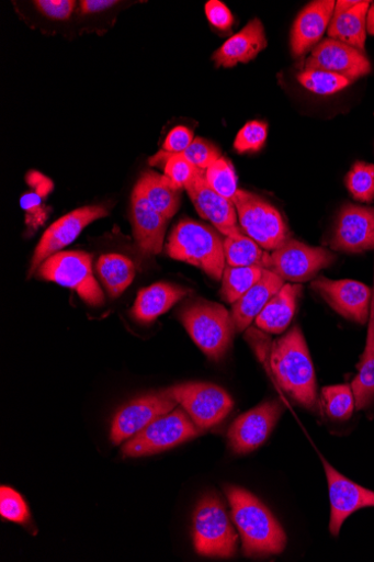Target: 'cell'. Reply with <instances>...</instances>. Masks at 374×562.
<instances>
[{"mask_svg":"<svg viewBox=\"0 0 374 562\" xmlns=\"http://www.w3.org/2000/svg\"><path fill=\"white\" fill-rule=\"evenodd\" d=\"M225 491L245 555L262 558L282 553L287 543L286 533L270 508L241 487L227 486Z\"/></svg>","mask_w":374,"mask_h":562,"instance_id":"cell-1","label":"cell"},{"mask_svg":"<svg viewBox=\"0 0 374 562\" xmlns=\"http://www.w3.org/2000/svg\"><path fill=\"white\" fill-rule=\"evenodd\" d=\"M271 368L279 385L297 403L314 411L317 404L315 370L299 327L273 344Z\"/></svg>","mask_w":374,"mask_h":562,"instance_id":"cell-2","label":"cell"},{"mask_svg":"<svg viewBox=\"0 0 374 562\" xmlns=\"http://www.w3.org/2000/svg\"><path fill=\"white\" fill-rule=\"evenodd\" d=\"M167 254L201 269L212 279L223 280L227 267L224 240L206 225L191 220L180 222L170 236Z\"/></svg>","mask_w":374,"mask_h":562,"instance_id":"cell-3","label":"cell"},{"mask_svg":"<svg viewBox=\"0 0 374 562\" xmlns=\"http://www.w3.org/2000/svg\"><path fill=\"white\" fill-rule=\"evenodd\" d=\"M179 318L208 359H223L236 330L233 317L224 305L205 300L193 301L183 306Z\"/></svg>","mask_w":374,"mask_h":562,"instance_id":"cell-4","label":"cell"},{"mask_svg":"<svg viewBox=\"0 0 374 562\" xmlns=\"http://www.w3.org/2000/svg\"><path fill=\"white\" fill-rule=\"evenodd\" d=\"M193 541L195 551L203 557L231 558L237 551L238 535L216 493L204 495L196 505Z\"/></svg>","mask_w":374,"mask_h":562,"instance_id":"cell-5","label":"cell"},{"mask_svg":"<svg viewBox=\"0 0 374 562\" xmlns=\"http://www.w3.org/2000/svg\"><path fill=\"white\" fill-rule=\"evenodd\" d=\"M37 278L75 290L89 305L100 306L103 292L92 271V257L81 250L59 251L46 259L36 271Z\"/></svg>","mask_w":374,"mask_h":562,"instance_id":"cell-6","label":"cell"},{"mask_svg":"<svg viewBox=\"0 0 374 562\" xmlns=\"http://www.w3.org/2000/svg\"><path fill=\"white\" fill-rule=\"evenodd\" d=\"M233 201L242 233L264 250H275L290 237L282 215L271 203L243 190H238Z\"/></svg>","mask_w":374,"mask_h":562,"instance_id":"cell-7","label":"cell"},{"mask_svg":"<svg viewBox=\"0 0 374 562\" xmlns=\"http://www.w3.org/2000/svg\"><path fill=\"white\" fill-rule=\"evenodd\" d=\"M201 430L181 408L159 417L123 447L125 457H143L166 451L196 436Z\"/></svg>","mask_w":374,"mask_h":562,"instance_id":"cell-8","label":"cell"},{"mask_svg":"<svg viewBox=\"0 0 374 562\" xmlns=\"http://www.w3.org/2000/svg\"><path fill=\"white\" fill-rule=\"evenodd\" d=\"M182 405L200 430L220 424L231 413L234 401L220 386L209 383H184L167 390Z\"/></svg>","mask_w":374,"mask_h":562,"instance_id":"cell-9","label":"cell"},{"mask_svg":"<svg viewBox=\"0 0 374 562\" xmlns=\"http://www.w3.org/2000/svg\"><path fill=\"white\" fill-rule=\"evenodd\" d=\"M336 261V255L324 247H313L288 237L271 254L269 270L284 281L304 283L310 281Z\"/></svg>","mask_w":374,"mask_h":562,"instance_id":"cell-10","label":"cell"},{"mask_svg":"<svg viewBox=\"0 0 374 562\" xmlns=\"http://www.w3.org/2000/svg\"><path fill=\"white\" fill-rule=\"evenodd\" d=\"M103 206H86L52 224L37 244L31 262L30 276L36 273L42 263L70 245L93 222L109 216Z\"/></svg>","mask_w":374,"mask_h":562,"instance_id":"cell-11","label":"cell"},{"mask_svg":"<svg viewBox=\"0 0 374 562\" xmlns=\"http://www.w3.org/2000/svg\"><path fill=\"white\" fill-rule=\"evenodd\" d=\"M199 215L208 221L226 237L239 239L245 236L234 201L211 189L204 170H197L193 180L185 187Z\"/></svg>","mask_w":374,"mask_h":562,"instance_id":"cell-12","label":"cell"},{"mask_svg":"<svg viewBox=\"0 0 374 562\" xmlns=\"http://www.w3.org/2000/svg\"><path fill=\"white\" fill-rule=\"evenodd\" d=\"M178 404L167 390L132 401L114 418L111 434L113 443L120 445L134 437L159 417L172 413Z\"/></svg>","mask_w":374,"mask_h":562,"instance_id":"cell-13","label":"cell"},{"mask_svg":"<svg viewBox=\"0 0 374 562\" xmlns=\"http://www.w3.org/2000/svg\"><path fill=\"white\" fill-rule=\"evenodd\" d=\"M342 317L365 325L371 313L372 290L353 280L318 278L310 284Z\"/></svg>","mask_w":374,"mask_h":562,"instance_id":"cell-14","label":"cell"},{"mask_svg":"<svg viewBox=\"0 0 374 562\" xmlns=\"http://www.w3.org/2000/svg\"><path fill=\"white\" fill-rule=\"evenodd\" d=\"M283 413L279 401L260 404L235 420L228 432L230 448L235 453L246 454L269 439Z\"/></svg>","mask_w":374,"mask_h":562,"instance_id":"cell-15","label":"cell"},{"mask_svg":"<svg viewBox=\"0 0 374 562\" xmlns=\"http://www.w3.org/2000/svg\"><path fill=\"white\" fill-rule=\"evenodd\" d=\"M305 70H322L353 82L371 71V64L361 50L328 38L317 44L307 59Z\"/></svg>","mask_w":374,"mask_h":562,"instance_id":"cell-16","label":"cell"},{"mask_svg":"<svg viewBox=\"0 0 374 562\" xmlns=\"http://www.w3.org/2000/svg\"><path fill=\"white\" fill-rule=\"evenodd\" d=\"M331 504L330 532L337 537L356 510L374 506V492L352 482L322 458Z\"/></svg>","mask_w":374,"mask_h":562,"instance_id":"cell-17","label":"cell"},{"mask_svg":"<svg viewBox=\"0 0 374 562\" xmlns=\"http://www.w3.org/2000/svg\"><path fill=\"white\" fill-rule=\"evenodd\" d=\"M331 246L348 252L374 249V209L345 204L338 217Z\"/></svg>","mask_w":374,"mask_h":562,"instance_id":"cell-18","label":"cell"},{"mask_svg":"<svg viewBox=\"0 0 374 562\" xmlns=\"http://www.w3.org/2000/svg\"><path fill=\"white\" fill-rule=\"evenodd\" d=\"M132 222L135 239L145 257L162 251L169 220L151 207L137 186L132 194Z\"/></svg>","mask_w":374,"mask_h":562,"instance_id":"cell-19","label":"cell"},{"mask_svg":"<svg viewBox=\"0 0 374 562\" xmlns=\"http://www.w3.org/2000/svg\"><path fill=\"white\" fill-rule=\"evenodd\" d=\"M336 2L317 0L309 3L297 16L291 34L292 54L305 56L324 37L332 21Z\"/></svg>","mask_w":374,"mask_h":562,"instance_id":"cell-20","label":"cell"},{"mask_svg":"<svg viewBox=\"0 0 374 562\" xmlns=\"http://www.w3.org/2000/svg\"><path fill=\"white\" fill-rule=\"evenodd\" d=\"M269 45L260 20L250 21L212 56L218 68H234L252 61Z\"/></svg>","mask_w":374,"mask_h":562,"instance_id":"cell-21","label":"cell"},{"mask_svg":"<svg viewBox=\"0 0 374 562\" xmlns=\"http://www.w3.org/2000/svg\"><path fill=\"white\" fill-rule=\"evenodd\" d=\"M370 2H337L329 26V37L345 43L364 54L366 40V19Z\"/></svg>","mask_w":374,"mask_h":562,"instance_id":"cell-22","label":"cell"},{"mask_svg":"<svg viewBox=\"0 0 374 562\" xmlns=\"http://www.w3.org/2000/svg\"><path fill=\"white\" fill-rule=\"evenodd\" d=\"M284 284L276 273L264 270L260 281L233 304L231 317L236 330H246Z\"/></svg>","mask_w":374,"mask_h":562,"instance_id":"cell-23","label":"cell"},{"mask_svg":"<svg viewBox=\"0 0 374 562\" xmlns=\"http://www.w3.org/2000/svg\"><path fill=\"white\" fill-rule=\"evenodd\" d=\"M189 293L188 289L170 283L152 284L138 292L133 316L140 324H150L172 310Z\"/></svg>","mask_w":374,"mask_h":562,"instance_id":"cell-24","label":"cell"},{"mask_svg":"<svg viewBox=\"0 0 374 562\" xmlns=\"http://www.w3.org/2000/svg\"><path fill=\"white\" fill-rule=\"evenodd\" d=\"M301 291L302 286L298 284H284L256 318V325L267 333H284L296 313Z\"/></svg>","mask_w":374,"mask_h":562,"instance_id":"cell-25","label":"cell"},{"mask_svg":"<svg viewBox=\"0 0 374 562\" xmlns=\"http://www.w3.org/2000/svg\"><path fill=\"white\" fill-rule=\"evenodd\" d=\"M136 186L140 189L151 207L169 221L172 220L181 203L182 189L165 175L147 172Z\"/></svg>","mask_w":374,"mask_h":562,"instance_id":"cell-26","label":"cell"},{"mask_svg":"<svg viewBox=\"0 0 374 562\" xmlns=\"http://www.w3.org/2000/svg\"><path fill=\"white\" fill-rule=\"evenodd\" d=\"M356 411H364L374 402V286L364 352L352 382Z\"/></svg>","mask_w":374,"mask_h":562,"instance_id":"cell-27","label":"cell"},{"mask_svg":"<svg viewBox=\"0 0 374 562\" xmlns=\"http://www.w3.org/2000/svg\"><path fill=\"white\" fill-rule=\"evenodd\" d=\"M98 277L112 297L121 296L133 283L135 266L121 254L102 255L97 263Z\"/></svg>","mask_w":374,"mask_h":562,"instance_id":"cell-28","label":"cell"},{"mask_svg":"<svg viewBox=\"0 0 374 562\" xmlns=\"http://www.w3.org/2000/svg\"><path fill=\"white\" fill-rule=\"evenodd\" d=\"M224 248L228 267H260L265 270L270 268L271 254L246 235L239 239L226 237Z\"/></svg>","mask_w":374,"mask_h":562,"instance_id":"cell-29","label":"cell"},{"mask_svg":"<svg viewBox=\"0 0 374 562\" xmlns=\"http://www.w3.org/2000/svg\"><path fill=\"white\" fill-rule=\"evenodd\" d=\"M264 270L260 267L233 268L227 266L223 277V297L228 303H236L260 281Z\"/></svg>","mask_w":374,"mask_h":562,"instance_id":"cell-30","label":"cell"},{"mask_svg":"<svg viewBox=\"0 0 374 562\" xmlns=\"http://www.w3.org/2000/svg\"><path fill=\"white\" fill-rule=\"evenodd\" d=\"M149 164L152 167L163 166L165 176L181 189H185L199 170L183 157L182 153L173 155V153H168L163 149L157 153L149 160Z\"/></svg>","mask_w":374,"mask_h":562,"instance_id":"cell-31","label":"cell"},{"mask_svg":"<svg viewBox=\"0 0 374 562\" xmlns=\"http://www.w3.org/2000/svg\"><path fill=\"white\" fill-rule=\"evenodd\" d=\"M324 405L327 415L335 420H349L355 408L352 386L342 384L327 386L322 390Z\"/></svg>","mask_w":374,"mask_h":562,"instance_id":"cell-32","label":"cell"},{"mask_svg":"<svg viewBox=\"0 0 374 562\" xmlns=\"http://www.w3.org/2000/svg\"><path fill=\"white\" fill-rule=\"evenodd\" d=\"M205 179L211 189L220 195L234 200L237 191V176L233 164L222 157L217 162L204 170Z\"/></svg>","mask_w":374,"mask_h":562,"instance_id":"cell-33","label":"cell"},{"mask_svg":"<svg viewBox=\"0 0 374 562\" xmlns=\"http://www.w3.org/2000/svg\"><path fill=\"white\" fill-rule=\"evenodd\" d=\"M307 90L316 94H333L351 85L348 79L322 70H305L297 77Z\"/></svg>","mask_w":374,"mask_h":562,"instance_id":"cell-34","label":"cell"},{"mask_svg":"<svg viewBox=\"0 0 374 562\" xmlns=\"http://www.w3.org/2000/svg\"><path fill=\"white\" fill-rule=\"evenodd\" d=\"M347 187L354 199L371 202L374 199V166L355 164L347 177Z\"/></svg>","mask_w":374,"mask_h":562,"instance_id":"cell-35","label":"cell"},{"mask_svg":"<svg viewBox=\"0 0 374 562\" xmlns=\"http://www.w3.org/2000/svg\"><path fill=\"white\" fill-rule=\"evenodd\" d=\"M0 515L9 521L26 525L31 519L30 509L24 498L13 488H0Z\"/></svg>","mask_w":374,"mask_h":562,"instance_id":"cell-36","label":"cell"},{"mask_svg":"<svg viewBox=\"0 0 374 562\" xmlns=\"http://www.w3.org/2000/svg\"><path fill=\"white\" fill-rule=\"evenodd\" d=\"M269 136V125L264 122L252 121L247 123L238 133L235 139V149L238 153L260 150Z\"/></svg>","mask_w":374,"mask_h":562,"instance_id":"cell-37","label":"cell"},{"mask_svg":"<svg viewBox=\"0 0 374 562\" xmlns=\"http://www.w3.org/2000/svg\"><path fill=\"white\" fill-rule=\"evenodd\" d=\"M182 155L192 166L200 170H206L223 157L218 147L200 137L194 138L193 143Z\"/></svg>","mask_w":374,"mask_h":562,"instance_id":"cell-38","label":"cell"},{"mask_svg":"<svg viewBox=\"0 0 374 562\" xmlns=\"http://www.w3.org/2000/svg\"><path fill=\"white\" fill-rule=\"evenodd\" d=\"M34 7L50 20L67 21L71 18L77 2L75 0H36Z\"/></svg>","mask_w":374,"mask_h":562,"instance_id":"cell-39","label":"cell"},{"mask_svg":"<svg viewBox=\"0 0 374 562\" xmlns=\"http://www.w3.org/2000/svg\"><path fill=\"white\" fill-rule=\"evenodd\" d=\"M205 14L211 25L219 31H229L235 22L231 11L219 0H209Z\"/></svg>","mask_w":374,"mask_h":562,"instance_id":"cell-40","label":"cell"},{"mask_svg":"<svg viewBox=\"0 0 374 562\" xmlns=\"http://www.w3.org/2000/svg\"><path fill=\"white\" fill-rule=\"evenodd\" d=\"M194 140L193 132L185 126L173 128L167 136L163 150L179 155L183 153Z\"/></svg>","mask_w":374,"mask_h":562,"instance_id":"cell-41","label":"cell"},{"mask_svg":"<svg viewBox=\"0 0 374 562\" xmlns=\"http://www.w3.org/2000/svg\"><path fill=\"white\" fill-rule=\"evenodd\" d=\"M80 12L83 15L99 13L118 4L115 0H81Z\"/></svg>","mask_w":374,"mask_h":562,"instance_id":"cell-42","label":"cell"},{"mask_svg":"<svg viewBox=\"0 0 374 562\" xmlns=\"http://www.w3.org/2000/svg\"><path fill=\"white\" fill-rule=\"evenodd\" d=\"M366 30L371 35H374V4H372L367 12Z\"/></svg>","mask_w":374,"mask_h":562,"instance_id":"cell-43","label":"cell"}]
</instances>
